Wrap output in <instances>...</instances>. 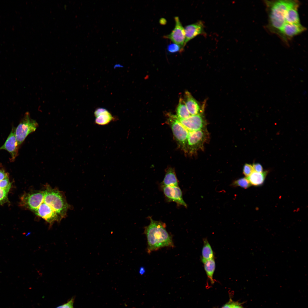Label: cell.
<instances>
[{"instance_id": "obj_2", "label": "cell", "mask_w": 308, "mask_h": 308, "mask_svg": "<svg viewBox=\"0 0 308 308\" xmlns=\"http://www.w3.org/2000/svg\"><path fill=\"white\" fill-rule=\"evenodd\" d=\"M292 0H265L268 15L267 29L271 33L277 35L285 24V16Z\"/></svg>"}, {"instance_id": "obj_5", "label": "cell", "mask_w": 308, "mask_h": 308, "mask_svg": "<svg viewBox=\"0 0 308 308\" xmlns=\"http://www.w3.org/2000/svg\"><path fill=\"white\" fill-rule=\"evenodd\" d=\"M207 136L205 129L189 131L185 152L192 154L202 148Z\"/></svg>"}, {"instance_id": "obj_4", "label": "cell", "mask_w": 308, "mask_h": 308, "mask_svg": "<svg viewBox=\"0 0 308 308\" xmlns=\"http://www.w3.org/2000/svg\"><path fill=\"white\" fill-rule=\"evenodd\" d=\"M38 126L37 122L31 118L29 113L26 112L15 129V136L19 146L29 135L36 130Z\"/></svg>"}, {"instance_id": "obj_17", "label": "cell", "mask_w": 308, "mask_h": 308, "mask_svg": "<svg viewBox=\"0 0 308 308\" xmlns=\"http://www.w3.org/2000/svg\"><path fill=\"white\" fill-rule=\"evenodd\" d=\"M162 186H178V180L173 168L169 167L166 169Z\"/></svg>"}, {"instance_id": "obj_9", "label": "cell", "mask_w": 308, "mask_h": 308, "mask_svg": "<svg viewBox=\"0 0 308 308\" xmlns=\"http://www.w3.org/2000/svg\"><path fill=\"white\" fill-rule=\"evenodd\" d=\"M177 117L179 122L189 131L205 129L206 122L203 114L191 115L185 119Z\"/></svg>"}, {"instance_id": "obj_14", "label": "cell", "mask_w": 308, "mask_h": 308, "mask_svg": "<svg viewBox=\"0 0 308 308\" xmlns=\"http://www.w3.org/2000/svg\"><path fill=\"white\" fill-rule=\"evenodd\" d=\"M183 99L191 115L203 114L204 104L201 105L188 91L185 92Z\"/></svg>"}, {"instance_id": "obj_16", "label": "cell", "mask_w": 308, "mask_h": 308, "mask_svg": "<svg viewBox=\"0 0 308 308\" xmlns=\"http://www.w3.org/2000/svg\"><path fill=\"white\" fill-rule=\"evenodd\" d=\"M95 123L98 125H107L116 119L107 109L103 108L96 109L94 113Z\"/></svg>"}, {"instance_id": "obj_28", "label": "cell", "mask_w": 308, "mask_h": 308, "mask_svg": "<svg viewBox=\"0 0 308 308\" xmlns=\"http://www.w3.org/2000/svg\"><path fill=\"white\" fill-rule=\"evenodd\" d=\"M8 177H9L8 174L6 172L4 169H0V181Z\"/></svg>"}, {"instance_id": "obj_8", "label": "cell", "mask_w": 308, "mask_h": 308, "mask_svg": "<svg viewBox=\"0 0 308 308\" xmlns=\"http://www.w3.org/2000/svg\"><path fill=\"white\" fill-rule=\"evenodd\" d=\"M306 30L305 27L301 23L297 24H286L284 25L277 36L285 44L294 37L301 34Z\"/></svg>"}, {"instance_id": "obj_29", "label": "cell", "mask_w": 308, "mask_h": 308, "mask_svg": "<svg viewBox=\"0 0 308 308\" xmlns=\"http://www.w3.org/2000/svg\"><path fill=\"white\" fill-rule=\"evenodd\" d=\"M232 302L230 301L223 306L221 308H232Z\"/></svg>"}, {"instance_id": "obj_7", "label": "cell", "mask_w": 308, "mask_h": 308, "mask_svg": "<svg viewBox=\"0 0 308 308\" xmlns=\"http://www.w3.org/2000/svg\"><path fill=\"white\" fill-rule=\"evenodd\" d=\"M44 191H35L24 194L21 199L23 206L35 212L43 201Z\"/></svg>"}, {"instance_id": "obj_31", "label": "cell", "mask_w": 308, "mask_h": 308, "mask_svg": "<svg viewBox=\"0 0 308 308\" xmlns=\"http://www.w3.org/2000/svg\"><path fill=\"white\" fill-rule=\"evenodd\" d=\"M145 272V270L144 267H141L140 268L139 270V273L141 275H142L144 274Z\"/></svg>"}, {"instance_id": "obj_18", "label": "cell", "mask_w": 308, "mask_h": 308, "mask_svg": "<svg viewBox=\"0 0 308 308\" xmlns=\"http://www.w3.org/2000/svg\"><path fill=\"white\" fill-rule=\"evenodd\" d=\"M268 173L267 171L262 173L254 171L247 178L251 185L256 187L260 186L264 183Z\"/></svg>"}, {"instance_id": "obj_24", "label": "cell", "mask_w": 308, "mask_h": 308, "mask_svg": "<svg viewBox=\"0 0 308 308\" xmlns=\"http://www.w3.org/2000/svg\"><path fill=\"white\" fill-rule=\"evenodd\" d=\"M254 171L252 165L245 164L243 168V172L245 176L248 177Z\"/></svg>"}, {"instance_id": "obj_22", "label": "cell", "mask_w": 308, "mask_h": 308, "mask_svg": "<svg viewBox=\"0 0 308 308\" xmlns=\"http://www.w3.org/2000/svg\"><path fill=\"white\" fill-rule=\"evenodd\" d=\"M232 185L234 187H240L245 189L249 187L251 185L246 177L242 178L235 180Z\"/></svg>"}, {"instance_id": "obj_6", "label": "cell", "mask_w": 308, "mask_h": 308, "mask_svg": "<svg viewBox=\"0 0 308 308\" xmlns=\"http://www.w3.org/2000/svg\"><path fill=\"white\" fill-rule=\"evenodd\" d=\"M168 122L176 141L185 151L189 135V131L181 123L176 115L168 114Z\"/></svg>"}, {"instance_id": "obj_26", "label": "cell", "mask_w": 308, "mask_h": 308, "mask_svg": "<svg viewBox=\"0 0 308 308\" xmlns=\"http://www.w3.org/2000/svg\"><path fill=\"white\" fill-rule=\"evenodd\" d=\"M74 299L72 298L66 303L59 306L56 308H74Z\"/></svg>"}, {"instance_id": "obj_1", "label": "cell", "mask_w": 308, "mask_h": 308, "mask_svg": "<svg viewBox=\"0 0 308 308\" xmlns=\"http://www.w3.org/2000/svg\"><path fill=\"white\" fill-rule=\"evenodd\" d=\"M149 218L150 223L144 227V231L147 238L148 253L150 254L163 247H173L172 237L166 229V224L155 220L150 216Z\"/></svg>"}, {"instance_id": "obj_27", "label": "cell", "mask_w": 308, "mask_h": 308, "mask_svg": "<svg viewBox=\"0 0 308 308\" xmlns=\"http://www.w3.org/2000/svg\"><path fill=\"white\" fill-rule=\"evenodd\" d=\"M252 166L254 171L258 173H262L263 172V167L260 164L256 163L253 164Z\"/></svg>"}, {"instance_id": "obj_13", "label": "cell", "mask_w": 308, "mask_h": 308, "mask_svg": "<svg viewBox=\"0 0 308 308\" xmlns=\"http://www.w3.org/2000/svg\"><path fill=\"white\" fill-rule=\"evenodd\" d=\"M19 145L15 136V128L13 127L5 143L0 147V150L7 151L11 155V161H13L18 155Z\"/></svg>"}, {"instance_id": "obj_21", "label": "cell", "mask_w": 308, "mask_h": 308, "mask_svg": "<svg viewBox=\"0 0 308 308\" xmlns=\"http://www.w3.org/2000/svg\"><path fill=\"white\" fill-rule=\"evenodd\" d=\"M203 244L202 250V261L214 258L213 252L210 245L206 239H204Z\"/></svg>"}, {"instance_id": "obj_25", "label": "cell", "mask_w": 308, "mask_h": 308, "mask_svg": "<svg viewBox=\"0 0 308 308\" xmlns=\"http://www.w3.org/2000/svg\"><path fill=\"white\" fill-rule=\"evenodd\" d=\"M9 190L0 188V204L3 203L7 199V194Z\"/></svg>"}, {"instance_id": "obj_3", "label": "cell", "mask_w": 308, "mask_h": 308, "mask_svg": "<svg viewBox=\"0 0 308 308\" xmlns=\"http://www.w3.org/2000/svg\"><path fill=\"white\" fill-rule=\"evenodd\" d=\"M43 191V201L62 219L66 217L70 206L63 193L48 185H46Z\"/></svg>"}, {"instance_id": "obj_12", "label": "cell", "mask_w": 308, "mask_h": 308, "mask_svg": "<svg viewBox=\"0 0 308 308\" xmlns=\"http://www.w3.org/2000/svg\"><path fill=\"white\" fill-rule=\"evenodd\" d=\"M163 193L169 201L174 202L186 208L187 205L183 198L182 191L178 186H162Z\"/></svg>"}, {"instance_id": "obj_11", "label": "cell", "mask_w": 308, "mask_h": 308, "mask_svg": "<svg viewBox=\"0 0 308 308\" xmlns=\"http://www.w3.org/2000/svg\"><path fill=\"white\" fill-rule=\"evenodd\" d=\"M34 213L44 219L51 226L55 222H60L62 219L43 200Z\"/></svg>"}, {"instance_id": "obj_23", "label": "cell", "mask_w": 308, "mask_h": 308, "mask_svg": "<svg viewBox=\"0 0 308 308\" xmlns=\"http://www.w3.org/2000/svg\"><path fill=\"white\" fill-rule=\"evenodd\" d=\"M184 47L174 43L169 44L167 47L168 52L171 53L181 52L184 50Z\"/></svg>"}, {"instance_id": "obj_20", "label": "cell", "mask_w": 308, "mask_h": 308, "mask_svg": "<svg viewBox=\"0 0 308 308\" xmlns=\"http://www.w3.org/2000/svg\"><path fill=\"white\" fill-rule=\"evenodd\" d=\"M176 112L177 116L180 119H186L191 116L188 110L183 99L182 98L179 99Z\"/></svg>"}, {"instance_id": "obj_30", "label": "cell", "mask_w": 308, "mask_h": 308, "mask_svg": "<svg viewBox=\"0 0 308 308\" xmlns=\"http://www.w3.org/2000/svg\"><path fill=\"white\" fill-rule=\"evenodd\" d=\"M232 308H244L242 306L237 303L232 302Z\"/></svg>"}, {"instance_id": "obj_15", "label": "cell", "mask_w": 308, "mask_h": 308, "mask_svg": "<svg viewBox=\"0 0 308 308\" xmlns=\"http://www.w3.org/2000/svg\"><path fill=\"white\" fill-rule=\"evenodd\" d=\"M184 29L185 37V46L191 40L204 32V24L200 21L186 26Z\"/></svg>"}, {"instance_id": "obj_10", "label": "cell", "mask_w": 308, "mask_h": 308, "mask_svg": "<svg viewBox=\"0 0 308 308\" xmlns=\"http://www.w3.org/2000/svg\"><path fill=\"white\" fill-rule=\"evenodd\" d=\"M175 23L173 29L169 34L165 35V38L170 39L173 43L176 44L184 47L185 40V32L184 28L183 27L179 17H174Z\"/></svg>"}, {"instance_id": "obj_19", "label": "cell", "mask_w": 308, "mask_h": 308, "mask_svg": "<svg viewBox=\"0 0 308 308\" xmlns=\"http://www.w3.org/2000/svg\"><path fill=\"white\" fill-rule=\"evenodd\" d=\"M207 276L212 283H214L213 275L215 268V263L214 258L202 261Z\"/></svg>"}]
</instances>
